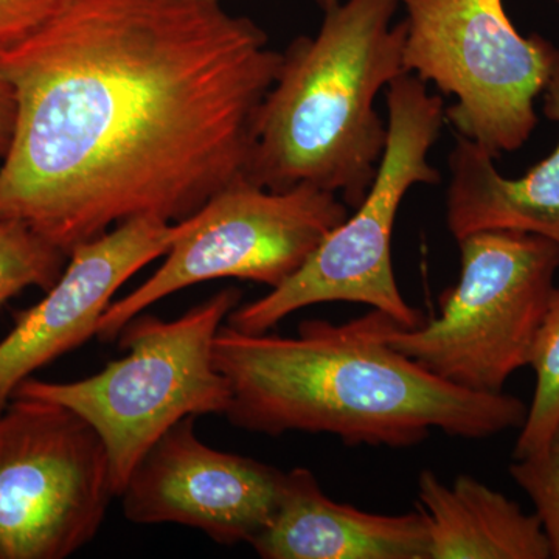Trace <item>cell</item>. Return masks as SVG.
Here are the masks:
<instances>
[{
    "label": "cell",
    "mask_w": 559,
    "mask_h": 559,
    "mask_svg": "<svg viewBox=\"0 0 559 559\" xmlns=\"http://www.w3.org/2000/svg\"><path fill=\"white\" fill-rule=\"evenodd\" d=\"M282 51L210 0H58L0 57L17 102L0 221L68 255L140 216L180 223L246 178Z\"/></svg>",
    "instance_id": "1"
},
{
    "label": "cell",
    "mask_w": 559,
    "mask_h": 559,
    "mask_svg": "<svg viewBox=\"0 0 559 559\" xmlns=\"http://www.w3.org/2000/svg\"><path fill=\"white\" fill-rule=\"evenodd\" d=\"M389 320L378 310L341 325L304 320L294 337L224 323L213 342L231 390L224 417L248 432L330 433L348 447H415L433 429L480 440L521 428L524 401L441 380L390 347Z\"/></svg>",
    "instance_id": "2"
},
{
    "label": "cell",
    "mask_w": 559,
    "mask_h": 559,
    "mask_svg": "<svg viewBox=\"0 0 559 559\" xmlns=\"http://www.w3.org/2000/svg\"><path fill=\"white\" fill-rule=\"evenodd\" d=\"M314 36L282 53L277 79L261 103L246 179L283 191L299 183L341 194L358 207L385 145L378 94L406 75L400 0H320Z\"/></svg>",
    "instance_id": "3"
},
{
    "label": "cell",
    "mask_w": 559,
    "mask_h": 559,
    "mask_svg": "<svg viewBox=\"0 0 559 559\" xmlns=\"http://www.w3.org/2000/svg\"><path fill=\"white\" fill-rule=\"evenodd\" d=\"M240 300V289L226 288L175 320L140 312L117 337L127 356L84 380L28 378L11 399L51 401L86 419L105 444L120 496L143 455L176 423L226 415L231 390L216 369L213 342Z\"/></svg>",
    "instance_id": "4"
},
{
    "label": "cell",
    "mask_w": 559,
    "mask_h": 559,
    "mask_svg": "<svg viewBox=\"0 0 559 559\" xmlns=\"http://www.w3.org/2000/svg\"><path fill=\"white\" fill-rule=\"evenodd\" d=\"M388 145L366 198L326 235L296 274L270 294L238 305L226 323L242 333H267L304 308L333 301L369 305L404 329L421 325V312L404 299L392 264V234L412 187L440 182L429 162L443 128L444 103L406 73L389 84Z\"/></svg>",
    "instance_id": "5"
},
{
    "label": "cell",
    "mask_w": 559,
    "mask_h": 559,
    "mask_svg": "<svg viewBox=\"0 0 559 559\" xmlns=\"http://www.w3.org/2000/svg\"><path fill=\"white\" fill-rule=\"evenodd\" d=\"M460 277L439 318L415 329L389 320L384 340L441 380L502 392L528 367L559 270V248L539 235L484 230L459 240Z\"/></svg>",
    "instance_id": "6"
},
{
    "label": "cell",
    "mask_w": 559,
    "mask_h": 559,
    "mask_svg": "<svg viewBox=\"0 0 559 559\" xmlns=\"http://www.w3.org/2000/svg\"><path fill=\"white\" fill-rule=\"evenodd\" d=\"M406 13L404 66L455 98L444 109L460 138L492 159L522 148L538 127L558 47L524 36L503 0H400Z\"/></svg>",
    "instance_id": "7"
},
{
    "label": "cell",
    "mask_w": 559,
    "mask_h": 559,
    "mask_svg": "<svg viewBox=\"0 0 559 559\" xmlns=\"http://www.w3.org/2000/svg\"><path fill=\"white\" fill-rule=\"evenodd\" d=\"M348 210L336 193L311 183L283 191L246 178L230 183L187 219L159 270L109 305L98 320V340L117 341L140 312L198 283L238 278L277 288L347 219Z\"/></svg>",
    "instance_id": "8"
},
{
    "label": "cell",
    "mask_w": 559,
    "mask_h": 559,
    "mask_svg": "<svg viewBox=\"0 0 559 559\" xmlns=\"http://www.w3.org/2000/svg\"><path fill=\"white\" fill-rule=\"evenodd\" d=\"M114 495L105 444L62 404L0 412V559H64L100 532Z\"/></svg>",
    "instance_id": "9"
},
{
    "label": "cell",
    "mask_w": 559,
    "mask_h": 559,
    "mask_svg": "<svg viewBox=\"0 0 559 559\" xmlns=\"http://www.w3.org/2000/svg\"><path fill=\"white\" fill-rule=\"evenodd\" d=\"M194 421L180 419L140 460L119 496L124 516L201 530L224 546H252L277 510L286 473L209 447Z\"/></svg>",
    "instance_id": "10"
},
{
    "label": "cell",
    "mask_w": 559,
    "mask_h": 559,
    "mask_svg": "<svg viewBox=\"0 0 559 559\" xmlns=\"http://www.w3.org/2000/svg\"><path fill=\"white\" fill-rule=\"evenodd\" d=\"M186 227L187 219L140 216L76 246L58 282L38 304L14 312L13 330L0 341V412L21 382L97 336L117 290L167 255Z\"/></svg>",
    "instance_id": "11"
},
{
    "label": "cell",
    "mask_w": 559,
    "mask_h": 559,
    "mask_svg": "<svg viewBox=\"0 0 559 559\" xmlns=\"http://www.w3.org/2000/svg\"><path fill=\"white\" fill-rule=\"evenodd\" d=\"M252 547L264 559H428V533L418 510L369 513L330 499L310 469L294 468Z\"/></svg>",
    "instance_id": "12"
},
{
    "label": "cell",
    "mask_w": 559,
    "mask_h": 559,
    "mask_svg": "<svg viewBox=\"0 0 559 559\" xmlns=\"http://www.w3.org/2000/svg\"><path fill=\"white\" fill-rule=\"evenodd\" d=\"M544 114L558 124L555 150L521 178H507L465 138L450 154L447 226L455 241L484 230L539 235L559 248V50L543 92Z\"/></svg>",
    "instance_id": "13"
},
{
    "label": "cell",
    "mask_w": 559,
    "mask_h": 559,
    "mask_svg": "<svg viewBox=\"0 0 559 559\" xmlns=\"http://www.w3.org/2000/svg\"><path fill=\"white\" fill-rule=\"evenodd\" d=\"M417 510L428 533V559H550L538 516L476 477L460 474L448 485L421 471Z\"/></svg>",
    "instance_id": "14"
},
{
    "label": "cell",
    "mask_w": 559,
    "mask_h": 559,
    "mask_svg": "<svg viewBox=\"0 0 559 559\" xmlns=\"http://www.w3.org/2000/svg\"><path fill=\"white\" fill-rule=\"evenodd\" d=\"M528 367L535 371V393L520 428L514 459L538 454L559 426V288L551 294L533 344Z\"/></svg>",
    "instance_id": "15"
},
{
    "label": "cell",
    "mask_w": 559,
    "mask_h": 559,
    "mask_svg": "<svg viewBox=\"0 0 559 559\" xmlns=\"http://www.w3.org/2000/svg\"><path fill=\"white\" fill-rule=\"evenodd\" d=\"M69 255L16 219L0 221V308L28 288L49 290Z\"/></svg>",
    "instance_id": "16"
},
{
    "label": "cell",
    "mask_w": 559,
    "mask_h": 559,
    "mask_svg": "<svg viewBox=\"0 0 559 559\" xmlns=\"http://www.w3.org/2000/svg\"><path fill=\"white\" fill-rule=\"evenodd\" d=\"M509 471L535 507L550 558L559 559V426L543 451L514 459Z\"/></svg>",
    "instance_id": "17"
},
{
    "label": "cell",
    "mask_w": 559,
    "mask_h": 559,
    "mask_svg": "<svg viewBox=\"0 0 559 559\" xmlns=\"http://www.w3.org/2000/svg\"><path fill=\"white\" fill-rule=\"evenodd\" d=\"M57 3L58 0H0V57L27 39Z\"/></svg>",
    "instance_id": "18"
},
{
    "label": "cell",
    "mask_w": 559,
    "mask_h": 559,
    "mask_svg": "<svg viewBox=\"0 0 559 559\" xmlns=\"http://www.w3.org/2000/svg\"><path fill=\"white\" fill-rule=\"evenodd\" d=\"M17 102L13 86L0 72V159L9 153L16 130Z\"/></svg>",
    "instance_id": "19"
},
{
    "label": "cell",
    "mask_w": 559,
    "mask_h": 559,
    "mask_svg": "<svg viewBox=\"0 0 559 559\" xmlns=\"http://www.w3.org/2000/svg\"><path fill=\"white\" fill-rule=\"evenodd\" d=\"M210 2H221V0H210Z\"/></svg>",
    "instance_id": "20"
},
{
    "label": "cell",
    "mask_w": 559,
    "mask_h": 559,
    "mask_svg": "<svg viewBox=\"0 0 559 559\" xmlns=\"http://www.w3.org/2000/svg\"><path fill=\"white\" fill-rule=\"evenodd\" d=\"M557 3H558V5H559V0H557Z\"/></svg>",
    "instance_id": "21"
}]
</instances>
